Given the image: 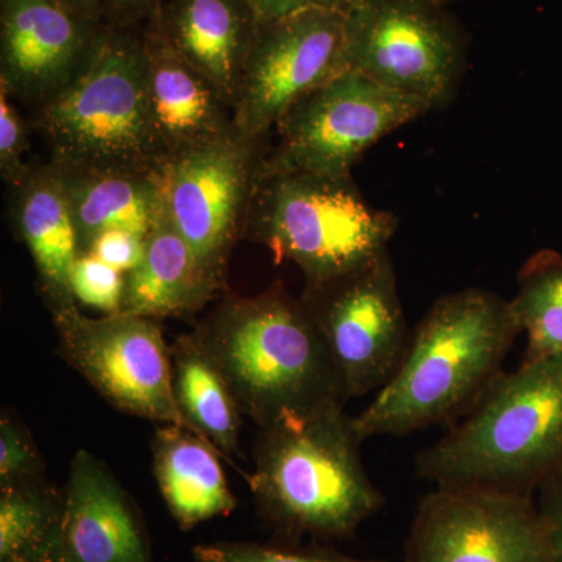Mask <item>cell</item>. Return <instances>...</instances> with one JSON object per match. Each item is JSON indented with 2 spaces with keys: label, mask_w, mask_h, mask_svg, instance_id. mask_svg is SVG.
<instances>
[{
  "label": "cell",
  "mask_w": 562,
  "mask_h": 562,
  "mask_svg": "<svg viewBox=\"0 0 562 562\" xmlns=\"http://www.w3.org/2000/svg\"><path fill=\"white\" fill-rule=\"evenodd\" d=\"M519 335L501 295L479 288L443 295L409 336L390 382L353 416L355 431L364 442L457 419L502 375Z\"/></svg>",
  "instance_id": "obj_1"
},
{
  "label": "cell",
  "mask_w": 562,
  "mask_h": 562,
  "mask_svg": "<svg viewBox=\"0 0 562 562\" xmlns=\"http://www.w3.org/2000/svg\"><path fill=\"white\" fill-rule=\"evenodd\" d=\"M192 335L227 380L243 416L258 428L347 403L312 317L280 281L247 297L225 291Z\"/></svg>",
  "instance_id": "obj_2"
},
{
  "label": "cell",
  "mask_w": 562,
  "mask_h": 562,
  "mask_svg": "<svg viewBox=\"0 0 562 562\" xmlns=\"http://www.w3.org/2000/svg\"><path fill=\"white\" fill-rule=\"evenodd\" d=\"M344 406L328 403L258 428L246 482L262 520L280 535L350 539L384 505Z\"/></svg>",
  "instance_id": "obj_3"
},
{
  "label": "cell",
  "mask_w": 562,
  "mask_h": 562,
  "mask_svg": "<svg viewBox=\"0 0 562 562\" xmlns=\"http://www.w3.org/2000/svg\"><path fill=\"white\" fill-rule=\"evenodd\" d=\"M416 469L435 486L535 497L562 471V353L502 373L468 419L419 453Z\"/></svg>",
  "instance_id": "obj_4"
},
{
  "label": "cell",
  "mask_w": 562,
  "mask_h": 562,
  "mask_svg": "<svg viewBox=\"0 0 562 562\" xmlns=\"http://www.w3.org/2000/svg\"><path fill=\"white\" fill-rule=\"evenodd\" d=\"M33 127L58 168L162 176L168 158L150 116L144 25H109L90 65L35 111Z\"/></svg>",
  "instance_id": "obj_5"
},
{
  "label": "cell",
  "mask_w": 562,
  "mask_h": 562,
  "mask_svg": "<svg viewBox=\"0 0 562 562\" xmlns=\"http://www.w3.org/2000/svg\"><path fill=\"white\" fill-rule=\"evenodd\" d=\"M397 220L364 201L351 176H258L244 236L277 262L301 269L305 286L355 271L386 254Z\"/></svg>",
  "instance_id": "obj_6"
},
{
  "label": "cell",
  "mask_w": 562,
  "mask_h": 562,
  "mask_svg": "<svg viewBox=\"0 0 562 562\" xmlns=\"http://www.w3.org/2000/svg\"><path fill=\"white\" fill-rule=\"evenodd\" d=\"M468 54L461 22L431 0H355L346 11L347 69L431 111L453 101Z\"/></svg>",
  "instance_id": "obj_7"
},
{
  "label": "cell",
  "mask_w": 562,
  "mask_h": 562,
  "mask_svg": "<svg viewBox=\"0 0 562 562\" xmlns=\"http://www.w3.org/2000/svg\"><path fill=\"white\" fill-rule=\"evenodd\" d=\"M427 103L347 69L301 99L277 124V143L258 176H351L384 136L428 113Z\"/></svg>",
  "instance_id": "obj_8"
},
{
  "label": "cell",
  "mask_w": 562,
  "mask_h": 562,
  "mask_svg": "<svg viewBox=\"0 0 562 562\" xmlns=\"http://www.w3.org/2000/svg\"><path fill=\"white\" fill-rule=\"evenodd\" d=\"M299 299L327 347L347 402L382 390L412 336L390 251L355 271L303 286Z\"/></svg>",
  "instance_id": "obj_9"
},
{
  "label": "cell",
  "mask_w": 562,
  "mask_h": 562,
  "mask_svg": "<svg viewBox=\"0 0 562 562\" xmlns=\"http://www.w3.org/2000/svg\"><path fill=\"white\" fill-rule=\"evenodd\" d=\"M50 316L57 353L103 401L140 419L183 427L160 321L127 313L90 317L79 305Z\"/></svg>",
  "instance_id": "obj_10"
},
{
  "label": "cell",
  "mask_w": 562,
  "mask_h": 562,
  "mask_svg": "<svg viewBox=\"0 0 562 562\" xmlns=\"http://www.w3.org/2000/svg\"><path fill=\"white\" fill-rule=\"evenodd\" d=\"M344 35L346 11L260 20L233 105L239 138L261 144L295 103L347 70Z\"/></svg>",
  "instance_id": "obj_11"
},
{
  "label": "cell",
  "mask_w": 562,
  "mask_h": 562,
  "mask_svg": "<svg viewBox=\"0 0 562 562\" xmlns=\"http://www.w3.org/2000/svg\"><path fill=\"white\" fill-rule=\"evenodd\" d=\"M532 495L436 486L417 506L405 562H549Z\"/></svg>",
  "instance_id": "obj_12"
},
{
  "label": "cell",
  "mask_w": 562,
  "mask_h": 562,
  "mask_svg": "<svg viewBox=\"0 0 562 562\" xmlns=\"http://www.w3.org/2000/svg\"><path fill=\"white\" fill-rule=\"evenodd\" d=\"M261 155L260 144L232 136L181 151L162 172L169 220L206 272L224 284L246 232Z\"/></svg>",
  "instance_id": "obj_13"
},
{
  "label": "cell",
  "mask_w": 562,
  "mask_h": 562,
  "mask_svg": "<svg viewBox=\"0 0 562 562\" xmlns=\"http://www.w3.org/2000/svg\"><path fill=\"white\" fill-rule=\"evenodd\" d=\"M106 27L58 0H0V87L40 110L79 79Z\"/></svg>",
  "instance_id": "obj_14"
},
{
  "label": "cell",
  "mask_w": 562,
  "mask_h": 562,
  "mask_svg": "<svg viewBox=\"0 0 562 562\" xmlns=\"http://www.w3.org/2000/svg\"><path fill=\"white\" fill-rule=\"evenodd\" d=\"M66 562H154L139 509L105 462L80 449L65 487Z\"/></svg>",
  "instance_id": "obj_15"
},
{
  "label": "cell",
  "mask_w": 562,
  "mask_h": 562,
  "mask_svg": "<svg viewBox=\"0 0 562 562\" xmlns=\"http://www.w3.org/2000/svg\"><path fill=\"white\" fill-rule=\"evenodd\" d=\"M149 61V103L166 158L238 136L232 106L209 79L180 58L158 29L144 24Z\"/></svg>",
  "instance_id": "obj_16"
},
{
  "label": "cell",
  "mask_w": 562,
  "mask_h": 562,
  "mask_svg": "<svg viewBox=\"0 0 562 562\" xmlns=\"http://www.w3.org/2000/svg\"><path fill=\"white\" fill-rule=\"evenodd\" d=\"M172 50L235 105L260 18L246 0H165L149 20Z\"/></svg>",
  "instance_id": "obj_17"
},
{
  "label": "cell",
  "mask_w": 562,
  "mask_h": 562,
  "mask_svg": "<svg viewBox=\"0 0 562 562\" xmlns=\"http://www.w3.org/2000/svg\"><path fill=\"white\" fill-rule=\"evenodd\" d=\"M10 221L31 254L49 313L79 305L70 290V273L81 255L80 236L57 166L33 165L25 180L11 188Z\"/></svg>",
  "instance_id": "obj_18"
},
{
  "label": "cell",
  "mask_w": 562,
  "mask_h": 562,
  "mask_svg": "<svg viewBox=\"0 0 562 562\" xmlns=\"http://www.w3.org/2000/svg\"><path fill=\"white\" fill-rule=\"evenodd\" d=\"M224 291L227 284L206 272L162 209L146 238L143 260L125 273L122 313L190 319Z\"/></svg>",
  "instance_id": "obj_19"
},
{
  "label": "cell",
  "mask_w": 562,
  "mask_h": 562,
  "mask_svg": "<svg viewBox=\"0 0 562 562\" xmlns=\"http://www.w3.org/2000/svg\"><path fill=\"white\" fill-rule=\"evenodd\" d=\"M151 453L158 490L180 530L235 512L238 498L225 479L221 454L201 436L181 425H161Z\"/></svg>",
  "instance_id": "obj_20"
},
{
  "label": "cell",
  "mask_w": 562,
  "mask_h": 562,
  "mask_svg": "<svg viewBox=\"0 0 562 562\" xmlns=\"http://www.w3.org/2000/svg\"><path fill=\"white\" fill-rule=\"evenodd\" d=\"M58 171L79 231L81 254L106 232H131L147 238L160 220L165 209L162 176L61 168Z\"/></svg>",
  "instance_id": "obj_21"
},
{
  "label": "cell",
  "mask_w": 562,
  "mask_h": 562,
  "mask_svg": "<svg viewBox=\"0 0 562 562\" xmlns=\"http://www.w3.org/2000/svg\"><path fill=\"white\" fill-rule=\"evenodd\" d=\"M171 366L173 401L183 427L210 442L246 479L235 462L241 457L243 413L220 368L192 333L173 339Z\"/></svg>",
  "instance_id": "obj_22"
},
{
  "label": "cell",
  "mask_w": 562,
  "mask_h": 562,
  "mask_svg": "<svg viewBox=\"0 0 562 562\" xmlns=\"http://www.w3.org/2000/svg\"><path fill=\"white\" fill-rule=\"evenodd\" d=\"M0 562H66L65 491L47 479L0 486Z\"/></svg>",
  "instance_id": "obj_23"
},
{
  "label": "cell",
  "mask_w": 562,
  "mask_h": 562,
  "mask_svg": "<svg viewBox=\"0 0 562 562\" xmlns=\"http://www.w3.org/2000/svg\"><path fill=\"white\" fill-rule=\"evenodd\" d=\"M509 301L527 338L524 361L562 353V255L541 250L525 262Z\"/></svg>",
  "instance_id": "obj_24"
},
{
  "label": "cell",
  "mask_w": 562,
  "mask_h": 562,
  "mask_svg": "<svg viewBox=\"0 0 562 562\" xmlns=\"http://www.w3.org/2000/svg\"><path fill=\"white\" fill-rule=\"evenodd\" d=\"M194 562H386L347 557L317 547L277 543L220 541L199 543L192 549Z\"/></svg>",
  "instance_id": "obj_25"
},
{
  "label": "cell",
  "mask_w": 562,
  "mask_h": 562,
  "mask_svg": "<svg viewBox=\"0 0 562 562\" xmlns=\"http://www.w3.org/2000/svg\"><path fill=\"white\" fill-rule=\"evenodd\" d=\"M46 479V461L31 430L11 408L0 414V486Z\"/></svg>",
  "instance_id": "obj_26"
},
{
  "label": "cell",
  "mask_w": 562,
  "mask_h": 562,
  "mask_svg": "<svg viewBox=\"0 0 562 562\" xmlns=\"http://www.w3.org/2000/svg\"><path fill=\"white\" fill-rule=\"evenodd\" d=\"M70 290L77 303L98 310L103 316L120 314L124 305L125 273L90 254H81L70 273Z\"/></svg>",
  "instance_id": "obj_27"
},
{
  "label": "cell",
  "mask_w": 562,
  "mask_h": 562,
  "mask_svg": "<svg viewBox=\"0 0 562 562\" xmlns=\"http://www.w3.org/2000/svg\"><path fill=\"white\" fill-rule=\"evenodd\" d=\"M29 128L9 91L0 87V177L10 190L25 180L33 166L24 160L31 146Z\"/></svg>",
  "instance_id": "obj_28"
},
{
  "label": "cell",
  "mask_w": 562,
  "mask_h": 562,
  "mask_svg": "<svg viewBox=\"0 0 562 562\" xmlns=\"http://www.w3.org/2000/svg\"><path fill=\"white\" fill-rule=\"evenodd\" d=\"M146 238L131 232H106L94 239L85 254L113 266L117 271L127 273L139 265L144 257Z\"/></svg>",
  "instance_id": "obj_29"
},
{
  "label": "cell",
  "mask_w": 562,
  "mask_h": 562,
  "mask_svg": "<svg viewBox=\"0 0 562 562\" xmlns=\"http://www.w3.org/2000/svg\"><path fill=\"white\" fill-rule=\"evenodd\" d=\"M536 494V505L549 539V562H562V471L546 480Z\"/></svg>",
  "instance_id": "obj_30"
},
{
  "label": "cell",
  "mask_w": 562,
  "mask_h": 562,
  "mask_svg": "<svg viewBox=\"0 0 562 562\" xmlns=\"http://www.w3.org/2000/svg\"><path fill=\"white\" fill-rule=\"evenodd\" d=\"M165 0H103V21L110 27L144 25Z\"/></svg>",
  "instance_id": "obj_31"
},
{
  "label": "cell",
  "mask_w": 562,
  "mask_h": 562,
  "mask_svg": "<svg viewBox=\"0 0 562 562\" xmlns=\"http://www.w3.org/2000/svg\"><path fill=\"white\" fill-rule=\"evenodd\" d=\"M262 21L279 20L305 10L347 11L355 0H246Z\"/></svg>",
  "instance_id": "obj_32"
},
{
  "label": "cell",
  "mask_w": 562,
  "mask_h": 562,
  "mask_svg": "<svg viewBox=\"0 0 562 562\" xmlns=\"http://www.w3.org/2000/svg\"><path fill=\"white\" fill-rule=\"evenodd\" d=\"M58 2L94 20L103 21V0H58Z\"/></svg>",
  "instance_id": "obj_33"
},
{
  "label": "cell",
  "mask_w": 562,
  "mask_h": 562,
  "mask_svg": "<svg viewBox=\"0 0 562 562\" xmlns=\"http://www.w3.org/2000/svg\"><path fill=\"white\" fill-rule=\"evenodd\" d=\"M431 2L438 3V5L447 7L450 3L457 2V0H431Z\"/></svg>",
  "instance_id": "obj_34"
}]
</instances>
